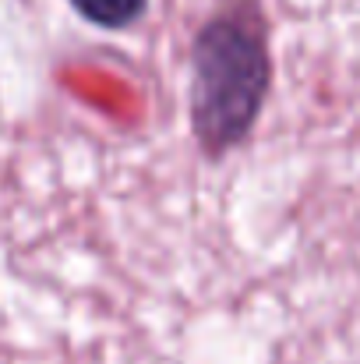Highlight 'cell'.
Masks as SVG:
<instances>
[{
	"label": "cell",
	"mask_w": 360,
	"mask_h": 364,
	"mask_svg": "<svg viewBox=\"0 0 360 364\" xmlns=\"http://www.w3.org/2000/svg\"><path fill=\"white\" fill-rule=\"evenodd\" d=\"M272 82L265 25L251 4L216 14L195 39L191 124L205 152L219 156L244 141Z\"/></svg>",
	"instance_id": "1"
},
{
	"label": "cell",
	"mask_w": 360,
	"mask_h": 364,
	"mask_svg": "<svg viewBox=\"0 0 360 364\" xmlns=\"http://www.w3.org/2000/svg\"><path fill=\"white\" fill-rule=\"evenodd\" d=\"M82 18L99 28H131L145 14V0H71Z\"/></svg>",
	"instance_id": "2"
}]
</instances>
